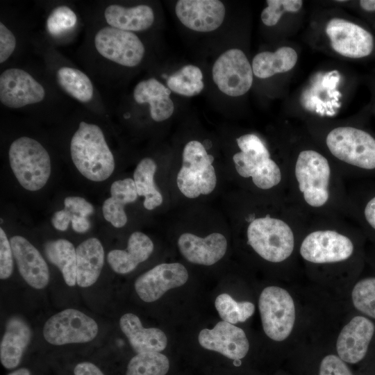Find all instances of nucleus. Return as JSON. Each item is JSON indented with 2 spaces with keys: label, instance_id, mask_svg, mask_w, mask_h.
Returning a JSON list of instances; mask_svg holds the SVG:
<instances>
[{
  "label": "nucleus",
  "instance_id": "obj_1",
  "mask_svg": "<svg viewBox=\"0 0 375 375\" xmlns=\"http://www.w3.org/2000/svg\"><path fill=\"white\" fill-rule=\"evenodd\" d=\"M71 158L78 171L92 181L109 178L115 163L101 128L81 122L70 142Z\"/></svg>",
  "mask_w": 375,
  "mask_h": 375
},
{
  "label": "nucleus",
  "instance_id": "obj_2",
  "mask_svg": "<svg viewBox=\"0 0 375 375\" xmlns=\"http://www.w3.org/2000/svg\"><path fill=\"white\" fill-rule=\"evenodd\" d=\"M8 159L19 183L28 191H38L47 183L51 172L46 149L33 138L23 136L10 146Z\"/></svg>",
  "mask_w": 375,
  "mask_h": 375
},
{
  "label": "nucleus",
  "instance_id": "obj_3",
  "mask_svg": "<svg viewBox=\"0 0 375 375\" xmlns=\"http://www.w3.org/2000/svg\"><path fill=\"white\" fill-rule=\"evenodd\" d=\"M214 157L199 141L188 142L182 153V167L176 183L181 192L190 199L211 193L217 184Z\"/></svg>",
  "mask_w": 375,
  "mask_h": 375
},
{
  "label": "nucleus",
  "instance_id": "obj_4",
  "mask_svg": "<svg viewBox=\"0 0 375 375\" xmlns=\"http://www.w3.org/2000/svg\"><path fill=\"white\" fill-rule=\"evenodd\" d=\"M248 243L263 259L280 262L292 254L293 232L284 221L266 216L254 219L248 226Z\"/></svg>",
  "mask_w": 375,
  "mask_h": 375
},
{
  "label": "nucleus",
  "instance_id": "obj_5",
  "mask_svg": "<svg viewBox=\"0 0 375 375\" xmlns=\"http://www.w3.org/2000/svg\"><path fill=\"white\" fill-rule=\"evenodd\" d=\"M331 153L338 159L364 169H375V139L351 126L337 127L326 139Z\"/></svg>",
  "mask_w": 375,
  "mask_h": 375
},
{
  "label": "nucleus",
  "instance_id": "obj_6",
  "mask_svg": "<svg viewBox=\"0 0 375 375\" xmlns=\"http://www.w3.org/2000/svg\"><path fill=\"white\" fill-rule=\"evenodd\" d=\"M258 307L265 334L278 342L288 338L295 321L294 303L290 293L280 287H267L260 295Z\"/></svg>",
  "mask_w": 375,
  "mask_h": 375
},
{
  "label": "nucleus",
  "instance_id": "obj_7",
  "mask_svg": "<svg viewBox=\"0 0 375 375\" xmlns=\"http://www.w3.org/2000/svg\"><path fill=\"white\" fill-rule=\"evenodd\" d=\"M294 174L299 189L309 206L319 208L327 202L331 168L324 156L313 150L301 151Z\"/></svg>",
  "mask_w": 375,
  "mask_h": 375
},
{
  "label": "nucleus",
  "instance_id": "obj_8",
  "mask_svg": "<svg viewBox=\"0 0 375 375\" xmlns=\"http://www.w3.org/2000/svg\"><path fill=\"white\" fill-rule=\"evenodd\" d=\"M98 325L90 317L76 309H65L51 316L44 324L43 336L50 344L64 345L92 341Z\"/></svg>",
  "mask_w": 375,
  "mask_h": 375
},
{
  "label": "nucleus",
  "instance_id": "obj_9",
  "mask_svg": "<svg viewBox=\"0 0 375 375\" xmlns=\"http://www.w3.org/2000/svg\"><path fill=\"white\" fill-rule=\"evenodd\" d=\"M212 72L219 90L231 97L244 94L252 85V66L244 53L238 49H231L221 54Z\"/></svg>",
  "mask_w": 375,
  "mask_h": 375
},
{
  "label": "nucleus",
  "instance_id": "obj_10",
  "mask_svg": "<svg viewBox=\"0 0 375 375\" xmlns=\"http://www.w3.org/2000/svg\"><path fill=\"white\" fill-rule=\"evenodd\" d=\"M94 45L103 57L128 67L139 65L145 52L143 43L135 33L111 26L103 27L96 33Z\"/></svg>",
  "mask_w": 375,
  "mask_h": 375
},
{
  "label": "nucleus",
  "instance_id": "obj_11",
  "mask_svg": "<svg viewBox=\"0 0 375 375\" xmlns=\"http://www.w3.org/2000/svg\"><path fill=\"white\" fill-rule=\"evenodd\" d=\"M353 244L347 236L335 231H316L303 240L300 253L313 263H331L348 259L353 253Z\"/></svg>",
  "mask_w": 375,
  "mask_h": 375
},
{
  "label": "nucleus",
  "instance_id": "obj_12",
  "mask_svg": "<svg viewBox=\"0 0 375 375\" xmlns=\"http://www.w3.org/2000/svg\"><path fill=\"white\" fill-rule=\"evenodd\" d=\"M326 33L333 49L343 56L360 58L369 56L373 50L372 34L346 19H331L326 24Z\"/></svg>",
  "mask_w": 375,
  "mask_h": 375
},
{
  "label": "nucleus",
  "instance_id": "obj_13",
  "mask_svg": "<svg viewBox=\"0 0 375 375\" xmlns=\"http://www.w3.org/2000/svg\"><path fill=\"white\" fill-rule=\"evenodd\" d=\"M45 90L27 72L17 68L5 70L0 76V101L10 108H19L44 99Z\"/></svg>",
  "mask_w": 375,
  "mask_h": 375
},
{
  "label": "nucleus",
  "instance_id": "obj_14",
  "mask_svg": "<svg viewBox=\"0 0 375 375\" xmlns=\"http://www.w3.org/2000/svg\"><path fill=\"white\" fill-rule=\"evenodd\" d=\"M188 279L186 268L181 263H162L140 276L135 290L145 302L159 299L167 290L182 286Z\"/></svg>",
  "mask_w": 375,
  "mask_h": 375
},
{
  "label": "nucleus",
  "instance_id": "obj_15",
  "mask_svg": "<svg viewBox=\"0 0 375 375\" xmlns=\"http://www.w3.org/2000/svg\"><path fill=\"white\" fill-rule=\"evenodd\" d=\"M175 12L180 22L188 28L198 32H210L222 24L226 9L218 0H179Z\"/></svg>",
  "mask_w": 375,
  "mask_h": 375
},
{
  "label": "nucleus",
  "instance_id": "obj_16",
  "mask_svg": "<svg viewBox=\"0 0 375 375\" xmlns=\"http://www.w3.org/2000/svg\"><path fill=\"white\" fill-rule=\"evenodd\" d=\"M198 340L203 348L219 352L233 360L243 358L249 349L244 331L224 321L218 322L212 329L201 330Z\"/></svg>",
  "mask_w": 375,
  "mask_h": 375
},
{
  "label": "nucleus",
  "instance_id": "obj_17",
  "mask_svg": "<svg viewBox=\"0 0 375 375\" xmlns=\"http://www.w3.org/2000/svg\"><path fill=\"white\" fill-rule=\"evenodd\" d=\"M375 331L372 321L362 316L354 317L340 331L336 349L344 361L355 364L365 356Z\"/></svg>",
  "mask_w": 375,
  "mask_h": 375
},
{
  "label": "nucleus",
  "instance_id": "obj_18",
  "mask_svg": "<svg viewBox=\"0 0 375 375\" xmlns=\"http://www.w3.org/2000/svg\"><path fill=\"white\" fill-rule=\"evenodd\" d=\"M10 242L19 272L24 281L35 289L44 288L49 281V270L39 251L20 235L12 237Z\"/></svg>",
  "mask_w": 375,
  "mask_h": 375
},
{
  "label": "nucleus",
  "instance_id": "obj_19",
  "mask_svg": "<svg viewBox=\"0 0 375 375\" xmlns=\"http://www.w3.org/2000/svg\"><path fill=\"white\" fill-rule=\"evenodd\" d=\"M178 247L183 256L189 262L212 265L225 255L227 241L219 233H212L205 238L185 233L179 237Z\"/></svg>",
  "mask_w": 375,
  "mask_h": 375
},
{
  "label": "nucleus",
  "instance_id": "obj_20",
  "mask_svg": "<svg viewBox=\"0 0 375 375\" xmlns=\"http://www.w3.org/2000/svg\"><path fill=\"white\" fill-rule=\"evenodd\" d=\"M31 339V328L24 319L9 318L0 344V360L5 368L11 369L19 365Z\"/></svg>",
  "mask_w": 375,
  "mask_h": 375
},
{
  "label": "nucleus",
  "instance_id": "obj_21",
  "mask_svg": "<svg viewBox=\"0 0 375 375\" xmlns=\"http://www.w3.org/2000/svg\"><path fill=\"white\" fill-rule=\"evenodd\" d=\"M119 326L137 353L160 352L167 347V339L162 331L157 328H144L139 317L133 313L123 315Z\"/></svg>",
  "mask_w": 375,
  "mask_h": 375
},
{
  "label": "nucleus",
  "instance_id": "obj_22",
  "mask_svg": "<svg viewBox=\"0 0 375 375\" xmlns=\"http://www.w3.org/2000/svg\"><path fill=\"white\" fill-rule=\"evenodd\" d=\"M153 243L146 234L135 231L128 240L126 250L114 249L107 255V260L112 270L120 274L133 271L147 260L153 251Z\"/></svg>",
  "mask_w": 375,
  "mask_h": 375
},
{
  "label": "nucleus",
  "instance_id": "obj_23",
  "mask_svg": "<svg viewBox=\"0 0 375 375\" xmlns=\"http://www.w3.org/2000/svg\"><path fill=\"white\" fill-rule=\"evenodd\" d=\"M171 90L159 81L151 78L138 83L133 90V98L138 103H149L153 120L160 122L169 118L174 105Z\"/></svg>",
  "mask_w": 375,
  "mask_h": 375
},
{
  "label": "nucleus",
  "instance_id": "obj_24",
  "mask_svg": "<svg viewBox=\"0 0 375 375\" xmlns=\"http://www.w3.org/2000/svg\"><path fill=\"white\" fill-rule=\"evenodd\" d=\"M76 283L81 288L92 285L100 276L104 264V250L101 242L90 238L76 249Z\"/></svg>",
  "mask_w": 375,
  "mask_h": 375
},
{
  "label": "nucleus",
  "instance_id": "obj_25",
  "mask_svg": "<svg viewBox=\"0 0 375 375\" xmlns=\"http://www.w3.org/2000/svg\"><path fill=\"white\" fill-rule=\"evenodd\" d=\"M110 192V197L102 206L103 215L114 227L122 228L127 222L124 206L136 201L138 197L134 180H117L112 183Z\"/></svg>",
  "mask_w": 375,
  "mask_h": 375
},
{
  "label": "nucleus",
  "instance_id": "obj_26",
  "mask_svg": "<svg viewBox=\"0 0 375 375\" xmlns=\"http://www.w3.org/2000/svg\"><path fill=\"white\" fill-rule=\"evenodd\" d=\"M104 17L110 26L129 32L148 29L154 22L153 11L147 5L126 8L112 4L106 8Z\"/></svg>",
  "mask_w": 375,
  "mask_h": 375
},
{
  "label": "nucleus",
  "instance_id": "obj_27",
  "mask_svg": "<svg viewBox=\"0 0 375 375\" xmlns=\"http://www.w3.org/2000/svg\"><path fill=\"white\" fill-rule=\"evenodd\" d=\"M297 59L296 51L289 47H280L274 52H261L253 59V73L258 78H267L290 71L295 66Z\"/></svg>",
  "mask_w": 375,
  "mask_h": 375
},
{
  "label": "nucleus",
  "instance_id": "obj_28",
  "mask_svg": "<svg viewBox=\"0 0 375 375\" xmlns=\"http://www.w3.org/2000/svg\"><path fill=\"white\" fill-rule=\"evenodd\" d=\"M47 259L61 272L66 284L76 283V252L73 244L65 239L51 240L44 244Z\"/></svg>",
  "mask_w": 375,
  "mask_h": 375
},
{
  "label": "nucleus",
  "instance_id": "obj_29",
  "mask_svg": "<svg viewBox=\"0 0 375 375\" xmlns=\"http://www.w3.org/2000/svg\"><path fill=\"white\" fill-rule=\"evenodd\" d=\"M156 168L153 160L145 158L137 165L133 173L138 194L144 197L143 205L147 210H153L162 203V196L154 182Z\"/></svg>",
  "mask_w": 375,
  "mask_h": 375
},
{
  "label": "nucleus",
  "instance_id": "obj_30",
  "mask_svg": "<svg viewBox=\"0 0 375 375\" xmlns=\"http://www.w3.org/2000/svg\"><path fill=\"white\" fill-rule=\"evenodd\" d=\"M60 86L70 96L81 102H88L93 97V85L83 72L69 67H62L56 73Z\"/></svg>",
  "mask_w": 375,
  "mask_h": 375
},
{
  "label": "nucleus",
  "instance_id": "obj_31",
  "mask_svg": "<svg viewBox=\"0 0 375 375\" xmlns=\"http://www.w3.org/2000/svg\"><path fill=\"white\" fill-rule=\"evenodd\" d=\"M167 85L175 93L193 97L199 94L204 88L203 74L198 67L187 65L168 76Z\"/></svg>",
  "mask_w": 375,
  "mask_h": 375
},
{
  "label": "nucleus",
  "instance_id": "obj_32",
  "mask_svg": "<svg viewBox=\"0 0 375 375\" xmlns=\"http://www.w3.org/2000/svg\"><path fill=\"white\" fill-rule=\"evenodd\" d=\"M169 361L160 352L138 353L129 361L126 375H165Z\"/></svg>",
  "mask_w": 375,
  "mask_h": 375
},
{
  "label": "nucleus",
  "instance_id": "obj_33",
  "mask_svg": "<svg viewBox=\"0 0 375 375\" xmlns=\"http://www.w3.org/2000/svg\"><path fill=\"white\" fill-rule=\"evenodd\" d=\"M215 306L223 321L232 324L245 322L255 310L251 302L236 301L226 293L217 297Z\"/></svg>",
  "mask_w": 375,
  "mask_h": 375
},
{
  "label": "nucleus",
  "instance_id": "obj_34",
  "mask_svg": "<svg viewBox=\"0 0 375 375\" xmlns=\"http://www.w3.org/2000/svg\"><path fill=\"white\" fill-rule=\"evenodd\" d=\"M354 307L375 319V278H367L358 282L351 293Z\"/></svg>",
  "mask_w": 375,
  "mask_h": 375
},
{
  "label": "nucleus",
  "instance_id": "obj_35",
  "mask_svg": "<svg viewBox=\"0 0 375 375\" xmlns=\"http://www.w3.org/2000/svg\"><path fill=\"white\" fill-rule=\"evenodd\" d=\"M76 21V15L70 8L60 6L51 12L46 26L51 35L58 36L74 27Z\"/></svg>",
  "mask_w": 375,
  "mask_h": 375
},
{
  "label": "nucleus",
  "instance_id": "obj_36",
  "mask_svg": "<svg viewBox=\"0 0 375 375\" xmlns=\"http://www.w3.org/2000/svg\"><path fill=\"white\" fill-rule=\"evenodd\" d=\"M267 7L261 13L263 24L268 26L276 25L284 12H295L303 5L301 0H267Z\"/></svg>",
  "mask_w": 375,
  "mask_h": 375
},
{
  "label": "nucleus",
  "instance_id": "obj_37",
  "mask_svg": "<svg viewBox=\"0 0 375 375\" xmlns=\"http://www.w3.org/2000/svg\"><path fill=\"white\" fill-rule=\"evenodd\" d=\"M281 172L271 158L265 161L255 172L251 178L254 185L262 190L270 189L281 181Z\"/></svg>",
  "mask_w": 375,
  "mask_h": 375
},
{
  "label": "nucleus",
  "instance_id": "obj_38",
  "mask_svg": "<svg viewBox=\"0 0 375 375\" xmlns=\"http://www.w3.org/2000/svg\"><path fill=\"white\" fill-rule=\"evenodd\" d=\"M240 151L253 157L270 158V154L263 142L254 134H245L236 140Z\"/></svg>",
  "mask_w": 375,
  "mask_h": 375
},
{
  "label": "nucleus",
  "instance_id": "obj_39",
  "mask_svg": "<svg viewBox=\"0 0 375 375\" xmlns=\"http://www.w3.org/2000/svg\"><path fill=\"white\" fill-rule=\"evenodd\" d=\"M12 250L2 228H0V278H8L13 270Z\"/></svg>",
  "mask_w": 375,
  "mask_h": 375
},
{
  "label": "nucleus",
  "instance_id": "obj_40",
  "mask_svg": "<svg viewBox=\"0 0 375 375\" xmlns=\"http://www.w3.org/2000/svg\"><path fill=\"white\" fill-rule=\"evenodd\" d=\"M319 375H353V374L339 356L328 355L321 362Z\"/></svg>",
  "mask_w": 375,
  "mask_h": 375
},
{
  "label": "nucleus",
  "instance_id": "obj_41",
  "mask_svg": "<svg viewBox=\"0 0 375 375\" xmlns=\"http://www.w3.org/2000/svg\"><path fill=\"white\" fill-rule=\"evenodd\" d=\"M16 39L4 24L0 23V63L4 62L13 53Z\"/></svg>",
  "mask_w": 375,
  "mask_h": 375
},
{
  "label": "nucleus",
  "instance_id": "obj_42",
  "mask_svg": "<svg viewBox=\"0 0 375 375\" xmlns=\"http://www.w3.org/2000/svg\"><path fill=\"white\" fill-rule=\"evenodd\" d=\"M65 209L72 215L88 217L94 212L93 206L81 197H67L64 201Z\"/></svg>",
  "mask_w": 375,
  "mask_h": 375
},
{
  "label": "nucleus",
  "instance_id": "obj_43",
  "mask_svg": "<svg viewBox=\"0 0 375 375\" xmlns=\"http://www.w3.org/2000/svg\"><path fill=\"white\" fill-rule=\"evenodd\" d=\"M72 217V213L66 209H62L54 212L51 218V223L57 230L65 231L68 228Z\"/></svg>",
  "mask_w": 375,
  "mask_h": 375
},
{
  "label": "nucleus",
  "instance_id": "obj_44",
  "mask_svg": "<svg viewBox=\"0 0 375 375\" xmlns=\"http://www.w3.org/2000/svg\"><path fill=\"white\" fill-rule=\"evenodd\" d=\"M74 375H104L101 369L90 362H82L76 365Z\"/></svg>",
  "mask_w": 375,
  "mask_h": 375
},
{
  "label": "nucleus",
  "instance_id": "obj_45",
  "mask_svg": "<svg viewBox=\"0 0 375 375\" xmlns=\"http://www.w3.org/2000/svg\"><path fill=\"white\" fill-rule=\"evenodd\" d=\"M71 222L73 229L79 233H85L90 228V222L87 217L72 215Z\"/></svg>",
  "mask_w": 375,
  "mask_h": 375
},
{
  "label": "nucleus",
  "instance_id": "obj_46",
  "mask_svg": "<svg viewBox=\"0 0 375 375\" xmlns=\"http://www.w3.org/2000/svg\"><path fill=\"white\" fill-rule=\"evenodd\" d=\"M364 214L367 223L375 230V197L366 204Z\"/></svg>",
  "mask_w": 375,
  "mask_h": 375
},
{
  "label": "nucleus",
  "instance_id": "obj_47",
  "mask_svg": "<svg viewBox=\"0 0 375 375\" xmlns=\"http://www.w3.org/2000/svg\"><path fill=\"white\" fill-rule=\"evenodd\" d=\"M360 5L366 11L375 10V0H362L360 1Z\"/></svg>",
  "mask_w": 375,
  "mask_h": 375
},
{
  "label": "nucleus",
  "instance_id": "obj_48",
  "mask_svg": "<svg viewBox=\"0 0 375 375\" xmlns=\"http://www.w3.org/2000/svg\"><path fill=\"white\" fill-rule=\"evenodd\" d=\"M8 375H31V372L26 368L18 369Z\"/></svg>",
  "mask_w": 375,
  "mask_h": 375
},
{
  "label": "nucleus",
  "instance_id": "obj_49",
  "mask_svg": "<svg viewBox=\"0 0 375 375\" xmlns=\"http://www.w3.org/2000/svg\"><path fill=\"white\" fill-rule=\"evenodd\" d=\"M233 364L235 366H240L241 365V361H240V360H235L233 361Z\"/></svg>",
  "mask_w": 375,
  "mask_h": 375
}]
</instances>
